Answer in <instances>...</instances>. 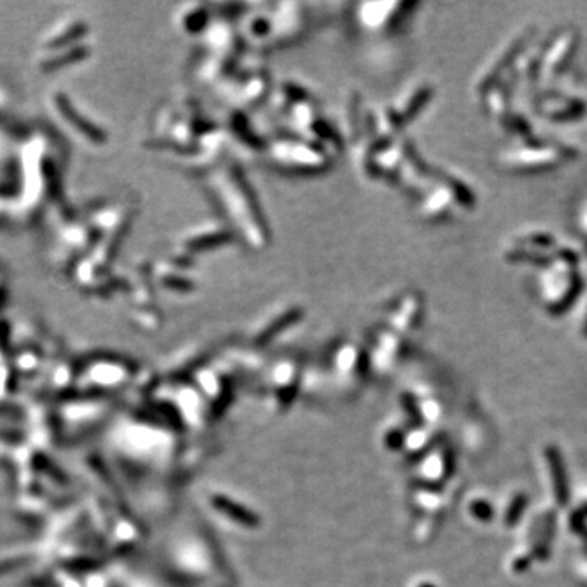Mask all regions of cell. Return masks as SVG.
Wrapping results in <instances>:
<instances>
[{
    "mask_svg": "<svg viewBox=\"0 0 587 587\" xmlns=\"http://www.w3.org/2000/svg\"><path fill=\"white\" fill-rule=\"evenodd\" d=\"M206 185L235 234L253 250H265L270 243V230L242 170L235 163L212 167L206 173Z\"/></svg>",
    "mask_w": 587,
    "mask_h": 587,
    "instance_id": "cell-1",
    "label": "cell"
},
{
    "mask_svg": "<svg viewBox=\"0 0 587 587\" xmlns=\"http://www.w3.org/2000/svg\"><path fill=\"white\" fill-rule=\"evenodd\" d=\"M276 165L294 171H320L328 167V150L306 138L277 139L268 145Z\"/></svg>",
    "mask_w": 587,
    "mask_h": 587,
    "instance_id": "cell-2",
    "label": "cell"
},
{
    "mask_svg": "<svg viewBox=\"0 0 587 587\" xmlns=\"http://www.w3.org/2000/svg\"><path fill=\"white\" fill-rule=\"evenodd\" d=\"M541 467H543L545 486L550 501L555 507L566 506L570 501V481H568L566 467L563 455L555 445H545L541 450Z\"/></svg>",
    "mask_w": 587,
    "mask_h": 587,
    "instance_id": "cell-3",
    "label": "cell"
},
{
    "mask_svg": "<svg viewBox=\"0 0 587 587\" xmlns=\"http://www.w3.org/2000/svg\"><path fill=\"white\" fill-rule=\"evenodd\" d=\"M51 103L54 111L61 116V120L66 122L75 134H79L82 139L86 140V142L93 145H102L103 142H106V133H104L102 127L95 124L93 121H88L82 113L77 111L75 106L66 95L61 92L53 93Z\"/></svg>",
    "mask_w": 587,
    "mask_h": 587,
    "instance_id": "cell-4",
    "label": "cell"
},
{
    "mask_svg": "<svg viewBox=\"0 0 587 587\" xmlns=\"http://www.w3.org/2000/svg\"><path fill=\"white\" fill-rule=\"evenodd\" d=\"M272 35L271 43H289L297 38L306 26V13L299 3H276L271 13Z\"/></svg>",
    "mask_w": 587,
    "mask_h": 587,
    "instance_id": "cell-5",
    "label": "cell"
},
{
    "mask_svg": "<svg viewBox=\"0 0 587 587\" xmlns=\"http://www.w3.org/2000/svg\"><path fill=\"white\" fill-rule=\"evenodd\" d=\"M232 239H234V234L229 229H222V225L209 224L193 227L180 239L178 252L189 257L193 253L221 247V245L227 243Z\"/></svg>",
    "mask_w": 587,
    "mask_h": 587,
    "instance_id": "cell-6",
    "label": "cell"
},
{
    "mask_svg": "<svg viewBox=\"0 0 587 587\" xmlns=\"http://www.w3.org/2000/svg\"><path fill=\"white\" fill-rule=\"evenodd\" d=\"M268 86H270V80L265 71H250L247 74L236 77L229 97L232 102H235L236 106H250L263 100L268 93Z\"/></svg>",
    "mask_w": 587,
    "mask_h": 587,
    "instance_id": "cell-7",
    "label": "cell"
},
{
    "mask_svg": "<svg viewBox=\"0 0 587 587\" xmlns=\"http://www.w3.org/2000/svg\"><path fill=\"white\" fill-rule=\"evenodd\" d=\"M454 454L449 445L439 444L421 463V476L429 485H439L447 481L454 472Z\"/></svg>",
    "mask_w": 587,
    "mask_h": 587,
    "instance_id": "cell-8",
    "label": "cell"
},
{
    "mask_svg": "<svg viewBox=\"0 0 587 587\" xmlns=\"http://www.w3.org/2000/svg\"><path fill=\"white\" fill-rule=\"evenodd\" d=\"M402 3H390V2H372V3H361L357 8V21L362 25V28L371 31H382L393 24V20L398 15V8Z\"/></svg>",
    "mask_w": 587,
    "mask_h": 587,
    "instance_id": "cell-9",
    "label": "cell"
},
{
    "mask_svg": "<svg viewBox=\"0 0 587 587\" xmlns=\"http://www.w3.org/2000/svg\"><path fill=\"white\" fill-rule=\"evenodd\" d=\"M86 24L82 20H67L64 21L62 25H59L54 28V31H51L46 38H44L43 43H41V49H43V53L48 51H56V49H62V48H69L74 46V44H79L82 39H84V36L86 35Z\"/></svg>",
    "mask_w": 587,
    "mask_h": 587,
    "instance_id": "cell-10",
    "label": "cell"
},
{
    "mask_svg": "<svg viewBox=\"0 0 587 587\" xmlns=\"http://www.w3.org/2000/svg\"><path fill=\"white\" fill-rule=\"evenodd\" d=\"M577 44V35L576 31H566L561 38H558L557 43L553 44L550 49L547 56L543 59V71L545 75H555L558 74L559 69H563L564 64L570 61L572 51L576 49Z\"/></svg>",
    "mask_w": 587,
    "mask_h": 587,
    "instance_id": "cell-11",
    "label": "cell"
},
{
    "mask_svg": "<svg viewBox=\"0 0 587 587\" xmlns=\"http://www.w3.org/2000/svg\"><path fill=\"white\" fill-rule=\"evenodd\" d=\"M90 54V48L85 44H74V46L56 49V51L44 53V56L38 61V69L43 72H54L67 67L69 64L79 62Z\"/></svg>",
    "mask_w": 587,
    "mask_h": 587,
    "instance_id": "cell-12",
    "label": "cell"
},
{
    "mask_svg": "<svg viewBox=\"0 0 587 587\" xmlns=\"http://www.w3.org/2000/svg\"><path fill=\"white\" fill-rule=\"evenodd\" d=\"M527 507H529V496L525 491L516 490L509 493L504 499L501 511L498 514L504 529H514L521 522H524Z\"/></svg>",
    "mask_w": 587,
    "mask_h": 587,
    "instance_id": "cell-13",
    "label": "cell"
},
{
    "mask_svg": "<svg viewBox=\"0 0 587 587\" xmlns=\"http://www.w3.org/2000/svg\"><path fill=\"white\" fill-rule=\"evenodd\" d=\"M178 28L186 35L204 33L207 26L211 25V18L204 6L201 3H189V6H181L180 12L175 18Z\"/></svg>",
    "mask_w": 587,
    "mask_h": 587,
    "instance_id": "cell-14",
    "label": "cell"
},
{
    "mask_svg": "<svg viewBox=\"0 0 587 587\" xmlns=\"http://www.w3.org/2000/svg\"><path fill=\"white\" fill-rule=\"evenodd\" d=\"M558 153L552 149H530L517 150L507 153L506 162L512 167H529V168H547L558 163Z\"/></svg>",
    "mask_w": 587,
    "mask_h": 587,
    "instance_id": "cell-15",
    "label": "cell"
},
{
    "mask_svg": "<svg viewBox=\"0 0 587 587\" xmlns=\"http://www.w3.org/2000/svg\"><path fill=\"white\" fill-rule=\"evenodd\" d=\"M422 315V300L418 294H409L408 297H404L400 304L397 310H395L393 317H391V323L393 326L400 331H409L416 328V325L420 323V318Z\"/></svg>",
    "mask_w": 587,
    "mask_h": 587,
    "instance_id": "cell-16",
    "label": "cell"
},
{
    "mask_svg": "<svg viewBox=\"0 0 587 587\" xmlns=\"http://www.w3.org/2000/svg\"><path fill=\"white\" fill-rule=\"evenodd\" d=\"M431 95H432V88H429V86L426 85L415 86V88L409 90V92L403 97L402 108H400V110H395L393 108V111L397 113V116L400 118V121L402 122L411 120V118L415 116L422 106H425V103L427 102V98H429Z\"/></svg>",
    "mask_w": 587,
    "mask_h": 587,
    "instance_id": "cell-17",
    "label": "cell"
},
{
    "mask_svg": "<svg viewBox=\"0 0 587 587\" xmlns=\"http://www.w3.org/2000/svg\"><path fill=\"white\" fill-rule=\"evenodd\" d=\"M465 514L475 524H491V521H494L498 517V512L493 506V503L488 498L481 494H473L470 499L465 503Z\"/></svg>",
    "mask_w": 587,
    "mask_h": 587,
    "instance_id": "cell-18",
    "label": "cell"
},
{
    "mask_svg": "<svg viewBox=\"0 0 587 587\" xmlns=\"http://www.w3.org/2000/svg\"><path fill=\"white\" fill-rule=\"evenodd\" d=\"M450 196H452V193L447 189L438 191V193L431 196V198L425 203V209H422V211L426 212L427 217H440L442 214L447 212V204H449Z\"/></svg>",
    "mask_w": 587,
    "mask_h": 587,
    "instance_id": "cell-19",
    "label": "cell"
},
{
    "mask_svg": "<svg viewBox=\"0 0 587 587\" xmlns=\"http://www.w3.org/2000/svg\"><path fill=\"white\" fill-rule=\"evenodd\" d=\"M577 108H579V104H576L575 102H558L545 104V113H547V116L553 118V120H566L570 116H576Z\"/></svg>",
    "mask_w": 587,
    "mask_h": 587,
    "instance_id": "cell-20",
    "label": "cell"
},
{
    "mask_svg": "<svg viewBox=\"0 0 587 587\" xmlns=\"http://www.w3.org/2000/svg\"><path fill=\"white\" fill-rule=\"evenodd\" d=\"M576 571H577V575H579L582 579L587 582V558L579 559V561L576 563Z\"/></svg>",
    "mask_w": 587,
    "mask_h": 587,
    "instance_id": "cell-21",
    "label": "cell"
},
{
    "mask_svg": "<svg viewBox=\"0 0 587 587\" xmlns=\"http://www.w3.org/2000/svg\"><path fill=\"white\" fill-rule=\"evenodd\" d=\"M413 587H439V586L436 584V582L432 579H427V577H421V579H416Z\"/></svg>",
    "mask_w": 587,
    "mask_h": 587,
    "instance_id": "cell-22",
    "label": "cell"
},
{
    "mask_svg": "<svg viewBox=\"0 0 587 587\" xmlns=\"http://www.w3.org/2000/svg\"><path fill=\"white\" fill-rule=\"evenodd\" d=\"M581 333L584 335V336H587V312H586V315L582 317V320H581Z\"/></svg>",
    "mask_w": 587,
    "mask_h": 587,
    "instance_id": "cell-23",
    "label": "cell"
},
{
    "mask_svg": "<svg viewBox=\"0 0 587 587\" xmlns=\"http://www.w3.org/2000/svg\"><path fill=\"white\" fill-rule=\"evenodd\" d=\"M582 225H584V229L587 230V211L584 212V216H582Z\"/></svg>",
    "mask_w": 587,
    "mask_h": 587,
    "instance_id": "cell-24",
    "label": "cell"
}]
</instances>
